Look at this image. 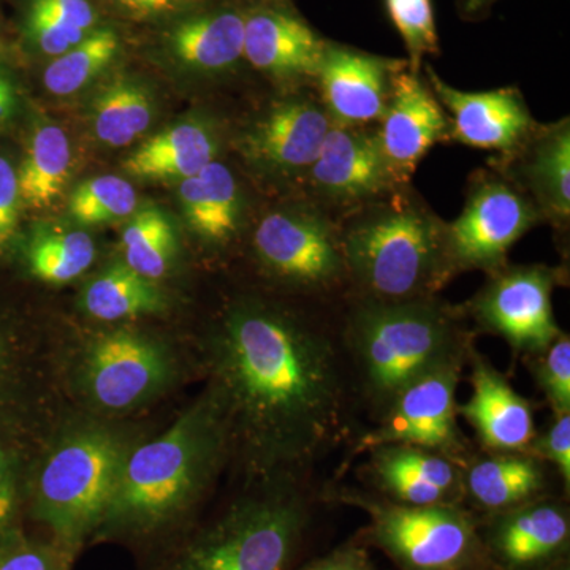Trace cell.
I'll list each match as a JSON object with an SVG mask.
<instances>
[{
    "label": "cell",
    "mask_w": 570,
    "mask_h": 570,
    "mask_svg": "<svg viewBox=\"0 0 570 570\" xmlns=\"http://www.w3.org/2000/svg\"><path fill=\"white\" fill-rule=\"evenodd\" d=\"M127 455L118 434L88 425L59 439L41 464L33 515L71 557L99 530Z\"/></svg>",
    "instance_id": "cell-6"
},
{
    "label": "cell",
    "mask_w": 570,
    "mask_h": 570,
    "mask_svg": "<svg viewBox=\"0 0 570 570\" xmlns=\"http://www.w3.org/2000/svg\"><path fill=\"white\" fill-rule=\"evenodd\" d=\"M494 2L498 0H459L460 14L466 20H478L489 13Z\"/></svg>",
    "instance_id": "cell-45"
},
{
    "label": "cell",
    "mask_w": 570,
    "mask_h": 570,
    "mask_svg": "<svg viewBox=\"0 0 570 570\" xmlns=\"http://www.w3.org/2000/svg\"><path fill=\"white\" fill-rule=\"evenodd\" d=\"M219 137L212 124L189 119L154 135L126 160L127 175L146 181H174L193 178L216 160Z\"/></svg>",
    "instance_id": "cell-23"
},
{
    "label": "cell",
    "mask_w": 570,
    "mask_h": 570,
    "mask_svg": "<svg viewBox=\"0 0 570 570\" xmlns=\"http://www.w3.org/2000/svg\"><path fill=\"white\" fill-rule=\"evenodd\" d=\"M174 377L171 356L151 337L132 332L107 333L82 354V393L94 406L122 412L141 406Z\"/></svg>",
    "instance_id": "cell-12"
},
{
    "label": "cell",
    "mask_w": 570,
    "mask_h": 570,
    "mask_svg": "<svg viewBox=\"0 0 570 570\" xmlns=\"http://www.w3.org/2000/svg\"><path fill=\"white\" fill-rule=\"evenodd\" d=\"M69 137L55 122H40L17 170L22 206L48 208L59 200L71 175Z\"/></svg>",
    "instance_id": "cell-27"
},
{
    "label": "cell",
    "mask_w": 570,
    "mask_h": 570,
    "mask_svg": "<svg viewBox=\"0 0 570 570\" xmlns=\"http://www.w3.org/2000/svg\"><path fill=\"white\" fill-rule=\"evenodd\" d=\"M468 363L472 395L466 403L459 404V415L474 428L479 441L490 452H528L538 436L530 401L520 396L475 348Z\"/></svg>",
    "instance_id": "cell-19"
},
{
    "label": "cell",
    "mask_w": 570,
    "mask_h": 570,
    "mask_svg": "<svg viewBox=\"0 0 570 570\" xmlns=\"http://www.w3.org/2000/svg\"><path fill=\"white\" fill-rule=\"evenodd\" d=\"M138 198L132 184L115 175L97 176L75 187L69 214L81 225H100L124 219L137 209Z\"/></svg>",
    "instance_id": "cell-33"
},
{
    "label": "cell",
    "mask_w": 570,
    "mask_h": 570,
    "mask_svg": "<svg viewBox=\"0 0 570 570\" xmlns=\"http://www.w3.org/2000/svg\"><path fill=\"white\" fill-rule=\"evenodd\" d=\"M463 307L431 298H360L343 332L352 385L376 422L419 379L468 365L472 335Z\"/></svg>",
    "instance_id": "cell-3"
},
{
    "label": "cell",
    "mask_w": 570,
    "mask_h": 570,
    "mask_svg": "<svg viewBox=\"0 0 570 570\" xmlns=\"http://www.w3.org/2000/svg\"><path fill=\"white\" fill-rule=\"evenodd\" d=\"M228 439L223 404L212 390L159 438L129 450L92 540L142 543L174 531L204 497Z\"/></svg>",
    "instance_id": "cell-2"
},
{
    "label": "cell",
    "mask_w": 570,
    "mask_h": 570,
    "mask_svg": "<svg viewBox=\"0 0 570 570\" xmlns=\"http://www.w3.org/2000/svg\"><path fill=\"white\" fill-rule=\"evenodd\" d=\"M165 299L154 281L146 279L124 262L104 269L88 284L82 307L102 322H121L163 311Z\"/></svg>",
    "instance_id": "cell-29"
},
{
    "label": "cell",
    "mask_w": 570,
    "mask_h": 570,
    "mask_svg": "<svg viewBox=\"0 0 570 570\" xmlns=\"http://www.w3.org/2000/svg\"><path fill=\"white\" fill-rule=\"evenodd\" d=\"M167 41L187 69L224 73L245 58V13L223 9L195 14L175 24Z\"/></svg>",
    "instance_id": "cell-25"
},
{
    "label": "cell",
    "mask_w": 570,
    "mask_h": 570,
    "mask_svg": "<svg viewBox=\"0 0 570 570\" xmlns=\"http://www.w3.org/2000/svg\"><path fill=\"white\" fill-rule=\"evenodd\" d=\"M17 485L7 453L0 449V543L20 534L17 530Z\"/></svg>",
    "instance_id": "cell-42"
},
{
    "label": "cell",
    "mask_w": 570,
    "mask_h": 570,
    "mask_svg": "<svg viewBox=\"0 0 570 570\" xmlns=\"http://www.w3.org/2000/svg\"><path fill=\"white\" fill-rule=\"evenodd\" d=\"M546 466L530 452H505L469 460L464 466V498L483 515L504 512L546 498Z\"/></svg>",
    "instance_id": "cell-24"
},
{
    "label": "cell",
    "mask_w": 570,
    "mask_h": 570,
    "mask_svg": "<svg viewBox=\"0 0 570 570\" xmlns=\"http://www.w3.org/2000/svg\"><path fill=\"white\" fill-rule=\"evenodd\" d=\"M325 39L292 11L261 7L245 13V58L277 80H316Z\"/></svg>",
    "instance_id": "cell-20"
},
{
    "label": "cell",
    "mask_w": 570,
    "mask_h": 570,
    "mask_svg": "<svg viewBox=\"0 0 570 570\" xmlns=\"http://www.w3.org/2000/svg\"><path fill=\"white\" fill-rule=\"evenodd\" d=\"M311 519L298 490L269 487L235 501L153 570H292Z\"/></svg>",
    "instance_id": "cell-5"
},
{
    "label": "cell",
    "mask_w": 570,
    "mask_h": 570,
    "mask_svg": "<svg viewBox=\"0 0 570 570\" xmlns=\"http://www.w3.org/2000/svg\"><path fill=\"white\" fill-rule=\"evenodd\" d=\"M370 453L382 498L406 505L461 504L463 464L414 445H384Z\"/></svg>",
    "instance_id": "cell-21"
},
{
    "label": "cell",
    "mask_w": 570,
    "mask_h": 570,
    "mask_svg": "<svg viewBox=\"0 0 570 570\" xmlns=\"http://www.w3.org/2000/svg\"><path fill=\"white\" fill-rule=\"evenodd\" d=\"M73 557L55 542L14 535L0 543V570H70Z\"/></svg>",
    "instance_id": "cell-36"
},
{
    "label": "cell",
    "mask_w": 570,
    "mask_h": 570,
    "mask_svg": "<svg viewBox=\"0 0 570 570\" xmlns=\"http://www.w3.org/2000/svg\"><path fill=\"white\" fill-rule=\"evenodd\" d=\"M124 264L146 279H163L174 265L176 234L163 209L142 208L135 214L122 234Z\"/></svg>",
    "instance_id": "cell-31"
},
{
    "label": "cell",
    "mask_w": 570,
    "mask_h": 570,
    "mask_svg": "<svg viewBox=\"0 0 570 570\" xmlns=\"http://www.w3.org/2000/svg\"><path fill=\"white\" fill-rule=\"evenodd\" d=\"M153 118L151 94L129 77L112 78L92 100L94 134L110 148L132 145L148 132Z\"/></svg>",
    "instance_id": "cell-28"
},
{
    "label": "cell",
    "mask_w": 570,
    "mask_h": 570,
    "mask_svg": "<svg viewBox=\"0 0 570 570\" xmlns=\"http://www.w3.org/2000/svg\"><path fill=\"white\" fill-rule=\"evenodd\" d=\"M253 245L273 276L303 291L324 294L348 281L340 228L322 209L305 206L266 214Z\"/></svg>",
    "instance_id": "cell-8"
},
{
    "label": "cell",
    "mask_w": 570,
    "mask_h": 570,
    "mask_svg": "<svg viewBox=\"0 0 570 570\" xmlns=\"http://www.w3.org/2000/svg\"><path fill=\"white\" fill-rule=\"evenodd\" d=\"M407 69L403 59L382 58L326 41L316 81L333 126L366 127L387 110L393 81Z\"/></svg>",
    "instance_id": "cell-15"
},
{
    "label": "cell",
    "mask_w": 570,
    "mask_h": 570,
    "mask_svg": "<svg viewBox=\"0 0 570 570\" xmlns=\"http://www.w3.org/2000/svg\"><path fill=\"white\" fill-rule=\"evenodd\" d=\"M347 279L360 298H431L455 277L448 223L407 187L360 206L340 228Z\"/></svg>",
    "instance_id": "cell-4"
},
{
    "label": "cell",
    "mask_w": 570,
    "mask_h": 570,
    "mask_svg": "<svg viewBox=\"0 0 570 570\" xmlns=\"http://www.w3.org/2000/svg\"><path fill=\"white\" fill-rule=\"evenodd\" d=\"M208 355L228 433L261 471L307 466L346 436L354 385L343 336L326 326L239 302L217 325Z\"/></svg>",
    "instance_id": "cell-1"
},
{
    "label": "cell",
    "mask_w": 570,
    "mask_h": 570,
    "mask_svg": "<svg viewBox=\"0 0 570 570\" xmlns=\"http://www.w3.org/2000/svg\"><path fill=\"white\" fill-rule=\"evenodd\" d=\"M379 145L401 187H407L423 157L450 140V119L420 75L401 70L393 81L387 110L377 122Z\"/></svg>",
    "instance_id": "cell-17"
},
{
    "label": "cell",
    "mask_w": 570,
    "mask_h": 570,
    "mask_svg": "<svg viewBox=\"0 0 570 570\" xmlns=\"http://www.w3.org/2000/svg\"><path fill=\"white\" fill-rule=\"evenodd\" d=\"M24 24L26 36L32 41L33 47L51 58H59L89 36L33 10H28Z\"/></svg>",
    "instance_id": "cell-37"
},
{
    "label": "cell",
    "mask_w": 570,
    "mask_h": 570,
    "mask_svg": "<svg viewBox=\"0 0 570 570\" xmlns=\"http://www.w3.org/2000/svg\"><path fill=\"white\" fill-rule=\"evenodd\" d=\"M540 392L546 395L554 415L570 412V340L561 333L546 351L530 355Z\"/></svg>",
    "instance_id": "cell-35"
},
{
    "label": "cell",
    "mask_w": 570,
    "mask_h": 570,
    "mask_svg": "<svg viewBox=\"0 0 570 570\" xmlns=\"http://www.w3.org/2000/svg\"><path fill=\"white\" fill-rule=\"evenodd\" d=\"M17 89H14L13 82H11L9 77L0 73V127L13 118L14 111H17Z\"/></svg>",
    "instance_id": "cell-43"
},
{
    "label": "cell",
    "mask_w": 570,
    "mask_h": 570,
    "mask_svg": "<svg viewBox=\"0 0 570 570\" xmlns=\"http://www.w3.org/2000/svg\"><path fill=\"white\" fill-rule=\"evenodd\" d=\"M463 363L441 367L409 385L363 436L355 453L384 445H414L466 466L468 441L459 426L456 387Z\"/></svg>",
    "instance_id": "cell-11"
},
{
    "label": "cell",
    "mask_w": 570,
    "mask_h": 570,
    "mask_svg": "<svg viewBox=\"0 0 570 570\" xmlns=\"http://www.w3.org/2000/svg\"><path fill=\"white\" fill-rule=\"evenodd\" d=\"M127 10L138 14H156L174 9L181 0H118Z\"/></svg>",
    "instance_id": "cell-44"
},
{
    "label": "cell",
    "mask_w": 570,
    "mask_h": 570,
    "mask_svg": "<svg viewBox=\"0 0 570 570\" xmlns=\"http://www.w3.org/2000/svg\"><path fill=\"white\" fill-rule=\"evenodd\" d=\"M21 206L17 168L7 157L0 156V247L17 234Z\"/></svg>",
    "instance_id": "cell-40"
},
{
    "label": "cell",
    "mask_w": 570,
    "mask_h": 570,
    "mask_svg": "<svg viewBox=\"0 0 570 570\" xmlns=\"http://www.w3.org/2000/svg\"><path fill=\"white\" fill-rule=\"evenodd\" d=\"M370 546L360 540L344 543L299 570H376Z\"/></svg>",
    "instance_id": "cell-41"
},
{
    "label": "cell",
    "mask_w": 570,
    "mask_h": 570,
    "mask_svg": "<svg viewBox=\"0 0 570 570\" xmlns=\"http://www.w3.org/2000/svg\"><path fill=\"white\" fill-rule=\"evenodd\" d=\"M306 175L318 197L335 206L360 208L403 189L382 154L376 130L367 127L332 126Z\"/></svg>",
    "instance_id": "cell-14"
},
{
    "label": "cell",
    "mask_w": 570,
    "mask_h": 570,
    "mask_svg": "<svg viewBox=\"0 0 570 570\" xmlns=\"http://www.w3.org/2000/svg\"><path fill=\"white\" fill-rule=\"evenodd\" d=\"M333 122L324 105L288 99L273 105L243 135L247 163L275 175L307 174Z\"/></svg>",
    "instance_id": "cell-18"
},
{
    "label": "cell",
    "mask_w": 570,
    "mask_h": 570,
    "mask_svg": "<svg viewBox=\"0 0 570 570\" xmlns=\"http://www.w3.org/2000/svg\"><path fill=\"white\" fill-rule=\"evenodd\" d=\"M515 160L510 181L517 184L557 227L570 219V124L569 118L538 127L530 140L508 157Z\"/></svg>",
    "instance_id": "cell-22"
},
{
    "label": "cell",
    "mask_w": 570,
    "mask_h": 570,
    "mask_svg": "<svg viewBox=\"0 0 570 570\" xmlns=\"http://www.w3.org/2000/svg\"><path fill=\"white\" fill-rule=\"evenodd\" d=\"M29 10L85 33L97 29V11L89 0H32Z\"/></svg>",
    "instance_id": "cell-39"
},
{
    "label": "cell",
    "mask_w": 570,
    "mask_h": 570,
    "mask_svg": "<svg viewBox=\"0 0 570 570\" xmlns=\"http://www.w3.org/2000/svg\"><path fill=\"white\" fill-rule=\"evenodd\" d=\"M337 497L365 510L370 524L363 542L387 554L400 570H494L478 517L461 504L406 505L352 490Z\"/></svg>",
    "instance_id": "cell-7"
},
{
    "label": "cell",
    "mask_w": 570,
    "mask_h": 570,
    "mask_svg": "<svg viewBox=\"0 0 570 570\" xmlns=\"http://www.w3.org/2000/svg\"><path fill=\"white\" fill-rule=\"evenodd\" d=\"M542 220L515 183L498 175L479 176L469 189L463 213L448 224L453 272H497L508 265L510 247Z\"/></svg>",
    "instance_id": "cell-9"
},
{
    "label": "cell",
    "mask_w": 570,
    "mask_h": 570,
    "mask_svg": "<svg viewBox=\"0 0 570 570\" xmlns=\"http://www.w3.org/2000/svg\"><path fill=\"white\" fill-rule=\"evenodd\" d=\"M119 50L118 33L108 28L96 29L77 47L55 58L45 70V86L55 96L80 92L111 66Z\"/></svg>",
    "instance_id": "cell-32"
},
{
    "label": "cell",
    "mask_w": 570,
    "mask_h": 570,
    "mask_svg": "<svg viewBox=\"0 0 570 570\" xmlns=\"http://www.w3.org/2000/svg\"><path fill=\"white\" fill-rule=\"evenodd\" d=\"M546 570H570L569 561L560 562V564L553 566V568Z\"/></svg>",
    "instance_id": "cell-46"
},
{
    "label": "cell",
    "mask_w": 570,
    "mask_h": 570,
    "mask_svg": "<svg viewBox=\"0 0 570 570\" xmlns=\"http://www.w3.org/2000/svg\"><path fill=\"white\" fill-rule=\"evenodd\" d=\"M489 275L464 314L513 351L528 356L546 351L562 333L553 313L561 273L547 265H505Z\"/></svg>",
    "instance_id": "cell-10"
},
{
    "label": "cell",
    "mask_w": 570,
    "mask_h": 570,
    "mask_svg": "<svg viewBox=\"0 0 570 570\" xmlns=\"http://www.w3.org/2000/svg\"><path fill=\"white\" fill-rule=\"evenodd\" d=\"M478 527L494 570H546L569 561V509L554 499L483 515Z\"/></svg>",
    "instance_id": "cell-13"
},
{
    "label": "cell",
    "mask_w": 570,
    "mask_h": 570,
    "mask_svg": "<svg viewBox=\"0 0 570 570\" xmlns=\"http://www.w3.org/2000/svg\"><path fill=\"white\" fill-rule=\"evenodd\" d=\"M528 452L538 456L540 461H549L560 472L566 487L570 485V412L558 414L553 425L542 434L535 436Z\"/></svg>",
    "instance_id": "cell-38"
},
{
    "label": "cell",
    "mask_w": 570,
    "mask_h": 570,
    "mask_svg": "<svg viewBox=\"0 0 570 570\" xmlns=\"http://www.w3.org/2000/svg\"><path fill=\"white\" fill-rule=\"evenodd\" d=\"M96 243L81 230L41 227L28 247L32 275L43 283L67 284L85 275L96 261Z\"/></svg>",
    "instance_id": "cell-30"
},
{
    "label": "cell",
    "mask_w": 570,
    "mask_h": 570,
    "mask_svg": "<svg viewBox=\"0 0 570 570\" xmlns=\"http://www.w3.org/2000/svg\"><path fill=\"white\" fill-rule=\"evenodd\" d=\"M430 86L450 119V140L513 156L538 124L517 88L489 92H463L452 88L426 66Z\"/></svg>",
    "instance_id": "cell-16"
},
{
    "label": "cell",
    "mask_w": 570,
    "mask_h": 570,
    "mask_svg": "<svg viewBox=\"0 0 570 570\" xmlns=\"http://www.w3.org/2000/svg\"><path fill=\"white\" fill-rule=\"evenodd\" d=\"M385 9L407 51V69L420 75L423 59L439 55V36L431 0H385Z\"/></svg>",
    "instance_id": "cell-34"
},
{
    "label": "cell",
    "mask_w": 570,
    "mask_h": 570,
    "mask_svg": "<svg viewBox=\"0 0 570 570\" xmlns=\"http://www.w3.org/2000/svg\"><path fill=\"white\" fill-rule=\"evenodd\" d=\"M184 219L198 238L225 245L242 223L243 197L236 176L227 165L214 160L200 174L179 184Z\"/></svg>",
    "instance_id": "cell-26"
}]
</instances>
